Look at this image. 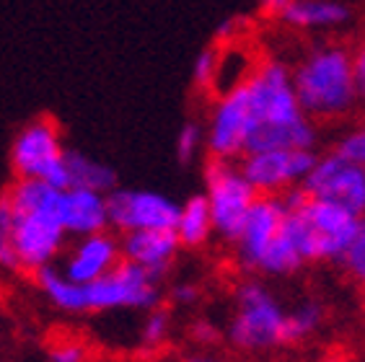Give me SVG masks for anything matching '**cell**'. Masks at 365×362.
Returning <instances> with one entry per match:
<instances>
[{"label":"cell","mask_w":365,"mask_h":362,"mask_svg":"<svg viewBox=\"0 0 365 362\" xmlns=\"http://www.w3.org/2000/svg\"><path fill=\"white\" fill-rule=\"evenodd\" d=\"M179 249L182 246L176 241L174 230H133L120 236L122 262L140 267L155 279H163V274L171 269Z\"/></svg>","instance_id":"cell-15"},{"label":"cell","mask_w":365,"mask_h":362,"mask_svg":"<svg viewBox=\"0 0 365 362\" xmlns=\"http://www.w3.org/2000/svg\"><path fill=\"white\" fill-rule=\"evenodd\" d=\"M3 362H6V360H3Z\"/></svg>","instance_id":"cell-36"},{"label":"cell","mask_w":365,"mask_h":362,"mask_svg":"<svg viewBox=\"0 0 365 362\" xmlns=\"http://www.w3.org/2000/svg\"><path fill=\"white\" fill-rule=\"evenodd\" d=\"M86 314L104 311H150L161 303V279L148 274L140 267L120 262L112 272L83 285Z\"/></svg>","instance_id":"cell-9"},{"label":"cell","mask_w":365,"mask_h":362,"mask_svg":"<svg viewBox=\"0 0 365 362\" xmlns=\"http://www.w3.org/2000/svg\"><path fill=\"white\" fill-rule=\"evenodd\" d=\"M246 104L252 114V140L249 153L254 150H314L319 140L317 122L303 114L293 90L290 68L280 60L257 63L252 76L241 83Z\"/></svg>","instance_id":"cell-1"},{"label":"cell","mask_w":365,"mask_h":362,"mask_svg":"<svg viewBox=\"0 0 365 362\" xmlns=\"http://www.w3.org/2000/svg\"><path fill=\"white\" fill-rule=\"evenodd\" d=\"M334 155H339L342 160L352 163V166L365 168V122L363 125H355L350 130H344L342 135L334 143Z\"/></svg>","instance_id":"cell-23"},{"label":"cell","mask_w":365,"mask_h":362,"mask_svg":"<svg viewBox=\"0 0 365 362\" xmlns=\"http://www.w3.org/2000/svg\"><path fill=\"white\" fill-rule=\"evenodd\" d=\"M34 279H36V287L42 290V295L57 311H63V314H86L83 285L71 282L55 264L36 269Z\"/></svg>","instance_id":"cell-20"},{"label":"cell","mask_w":365,"mask_h":362,"mask_svg":"<svg viewBox=\"0 0 365 362\" xmlns=\"http://www.w3.org/2000/svg\"><path fill=\"white\" fill-rule=\"evenodd\" d=\"M225 334L233 347L244 352H264L288 344V311L264 282L246 279L236 287Z\"/></svg>","instance_id":"cell-6"},{"label":"cell","mask_w":365,"mask_h":362,"mask_svg":"<svg viewBox=\"0 0 365 362\" xmlns=\"http://www.w3.org/2000/svg\"><path fill=\"white\" fill-rule=\"evenodd\" d=\"M277 19L295 31H337L350 24L352 11L342 0H288Z\"/></svg>","instance_id":"cell-17"},{"label":"cell","mask_w":365,"mask_h":362,"mask_svg":"<svg viewBox=\"0 0 365 362\" xmlns=\"http://www.w3.org/2000/svg\"><path fill=\"white\" fill-rule=\"evenodd\" d=\"M288 0H262V8L267 11V14H272V16H277L282 11V6H285Z\"/></svg>","instance_id":"cell-33"},{"label":"cell","mask_w":365,"mask_h":362,"mask_svg":"<svg viewBox=\"0 0 365 362\" xmlns=\"http://www.w3.org/2000/svg\"><path fill=\"white\" fill-rule=\"evenodd\" d=\"M288 207V228L303 262H342L363 228V217L339 205L314 200L303 189L280 197Z\"/></svg>","instance_id":"cell-5"},{"label":"cell","mask_w":365,"mask_h":362,"mask_svg":"<svg viewBox=\"0 0 365 362\" xmlns=\"http://www.w3.org/2000/svg\"><path fill=\"white\" fill-rule=\"evenodd\" d=\"M171 300H174L176 306H195L197 300H200V287L195 282H176L171 287Z\"/></svg>","instance_id":"cell-30"},{"label":"cell","mask_w":365,"mask_h":362,"mask_svg":"<svg viewBox=\"0 0 365 362\" xmlns=\"http://www.w3.org/2000/svg\"><path fill=\"white\" fill-rule=\"evenodd\" d=\"M205 150V127L200 122H184L179 135H176V158L179 163H192L197 160V155Z\"/></svg>","instance_id":"cell-24"},{"label":"cell","mask_w":365,"mask_h":362,"mask_svg":"<svg viewBox=\"0 0 365 362\" xmlns=\"http://www.w3.org/2000/svg\"><path fill=\"white\" fill-rule=\"evenodd\" d=\"M3 195L14 215L11 241L19 269L36 272L55 264L68 238L60 223V189L36 179H16Z\"/></svg>","instance_id":"cell-2"},{"label":"cell","mask_w":365,"mask_h":362,"mask_svg":"<svg viewBox=\"0 0 365 362\" xmlns=\"http://www.w3.org/2000/svg\"><path fill=\"white\" fill-rule=\"evenodd\" d=\"M290 78L303 114L314 122L344 119L360 106L352 52L342 44L311 47L290 70Z\"/></svg>","instance_id":"cell-3"},{"label":"cell","mask_w":365,"mask_h":362,"mask_svg":"<svg viewBox=\"0 0 365 362\" xmlns=\"http://www.w3.org/2000/svg\"><path fill=\"white\" fill-rule=\"evenodd\" d=\"M301 189L314 200L339 205L365 217V168L352 166L339 155H317V163Z\"/></svg>","instance_id":"cell-13"},{"label":"cell","mask_w":365,"mask_h":362,"mask_svg":"<svg viewBox=\"0 0 365 362\" xmlns=\"http://www.w3.org/2000/svg\"><path fill=\"white\" fill-rule=\"evenodd\" d=\"M145 314L148 316L143 319V326H140V347L158 349L171 336V314L161 306L150 308Z\"/></svg>","instance_id":"cell-22"},{"label":"cell","mask_w":365,"mask_h":362,"mask_svg":"<svg viewBox=\"0 0 365 362\" xmlns=\"http://www.w3.org/2000/svg\"><path fill=\"white\" fill-rule=\"evenodd\" d=\"M184 362H228V360H223V357H215V355H192V357H187Z\"/></svg>","instance_id":"cell-34"},{"label":"cell","mask_w":365,"mask_h":362,"mask_svg":"<svg viewBox=\"0 0 365 362\" xmlns=\"http://www.w3.org/2000/svg\"><path fill=\"white\" fill-rule=\"evenodd\" d=\"M205 148L218 160H241L249 153L252 140V114L241 86L225 90L215 98L205 122Z\"/></svg>","instance_id":"cell-12"},{"label":"cell","mask_w":365,"mask_h":362,"mask_svg":"<svg viewBox=\"0 0 365 362\" xmlns=\"http://www.w3.org/2000/svg\"><path fill=\"white\" fill-rule=\"evenodd\" d=\"M339 264L347 269V274H350L355 282L365 285V223H363V228H360L358 238L352 241V246L344 251V257Z\"/></svg>","instance_id":"cell-27"},{"label":"cell","mask_w":365,"mask_h":362,"mask_svg":"<svg viewBox=\"0 0 365 362\" xmlns=\"http://www.w3.org/2000/svg\"><path fill=\"white\" fill-rule=\"evenodd\" d=\"M324 362H344V360H339V357H329V360H324Z\"/></svg>","instance_id":"cell-35"},{"label":"cell","mask_w":365,"mask_h":362,"mask_svg":"<svg viewBox=\"0 0 365 362\" xmlns=\"http://www.w3.org/2000/svg\"><path fill=\"white\" fill-rule=\"evenodd\" d=\"M174 236L182 249H202L215 233H212V217L207 200L202 195H192L179 205L174 223Z\"/></svg>","instance_id":"cell-18"},{"label":"cell","mask_w":365,"mask_h":362,"mask_svg":"<svg viewBox=\"0 0 365 362\" xmlns=\"http://www.w3.org/2000/svg\"><path fill=\"white\" fill-rule=\"evenodd\" d=\"M352 70H355V86H358V104L365 106V42L352 52Z\"/></svg>","instance_id":"cell-31"},{"label":"cell","mask_w":365,"mask_h":362,"mask_svg":"<svg viewBox=\"0 0 365 362\" xmlns=\"http://www.w3.org/2000/svg\"><path fill=\"white\" fill-rule=\"evenodd\" d=\"M86 360H88V355H86V347L81 341L65 339L49 349V362H86Z\"/></svg>","instance_id":"cell-28"},{"label":"cell","mask_w":365,"mask_h":362,"mask_svg":"<svg viewBox=\"0 0 365 362\" xmlns=\"http://www.w3.org/2000/svg\"><path fill=\"white\" fill-rule=\"evenodd\" d=\"M317 163L314 150H254L239 160V168L244 179L252 184L257 197H282L301 189L309 171Z\"/></svg>","instance_id":"cell-10"},{"label":"cell","mask_w":365,"mask_h":362,"mask_svg":"<svg viewBox=\"0 0 365 362\" xmlns=\"http://www.w3.org/2000/svg\"><path fill=\"white\" fill-rule=\"evenodd\" d=\"M60 223L71 238H83L109 230L106 195L91 189H65L60 192Z\"/></svg>","instance_id":"cell-16"},{"label":"cell","mask_w":365,"mask_h":362,"mask_svg":"<svg viewBox=\"0 0 365 362\" xmlns=\"http://www.w3.org/2000/svg\"><path fill=\"white\" fill-rule=\"evenodd\" d=\"M236 36H239V19H225L218 26V39L223 44H228L231 39H236Z\"/></svg>","instance_id":"cell-32"},{"label":"cell","mask_w":365,"mask_h":362,"mask_svg":"<svg viewBox=\"0 0 365 362\" xmlns=\"http://www.w3.org/2000/svg\"><path fill=\"white\" fill-rule=\"evenodd\" d=\"M236 259L246 272L264 277H288L301 269V251L288 228V207L280 197H257L233 241Z\"/></svg>","instance_id":"cell-4"},{"label":"cell","mask_w":365,"mask_h":362,"mask_svg":"<svg viewBox=\"0 0 365 362\" xmlns=\"http://www.w3.org/2000/svg\"><path fill=\"white\" fill-rule=\"evenodd\" d=\"M63 133L52 117H36L19 130L11 145V168L16 179H36L65 192L68 168H65Z\"/></svg>","instance_id":"cell-7"},{"label":"cell","mask_w":365,"mask_h":362,"mask_svg":"<svg viewBox=\"0 0 365 362\" xmlns=\"http://www.w3.org/2000/svg\"><path fill=\"white\" fill-rule=\"evenodd\" d=\"M120 262V238L112 230H101L93 236L73 238L71 249L60 254L57 269L76 285H91L98 277H104L106 272H112Z\"/></svg>","instance_id":"cell-14"},{"label":"cell","mask_w":365,"mask_h":362,"mask_svg":"<svg viewBox=\"0 0 365 362\" xmlns=\"http://www.w3.org/2000/svg\"><path fill=\"white\" fill-rule=\"evenodd\" d=\"M322 321H324V308L319 306L317 300H303L298 308L288 311V344L311 336L322 326Z\"/></svg>","instance_id":"cell-21"},{"label":"cell","mask_w":365,"mask_h":362,"mask_svg":"<svg viewBox=\"0 0 365 362\" xmlns=\"http://www.w3.org/2000/svg\"><path fill=\"white\" fill-rule=\"evenodd\" d=\"M212 217V233L228 244H233L241 233L249 210H252L257 192L244 179L236 160L212 158L205 166V192Z\"/></svg>","instance_id":"cell-8"},{"label":"cell","mask_w":365,"mask_h":362,"mask_svg":"<svg viewBox=\"0 0 365 362\" xmlns=\"http://www.w3.org/2000/svg\"><path fill=\"white\" fill-rule=\"evenodd\" d=\"M65 168H68V189H91L101 195L117 189V171L81 150L71 148L65 150Z\"/></svg>","instance_id":"cell-19"},{"label":"cell","mask_w":365,"mask_h":362,"mask_svg":"<svg viewBox=\"0 0 365 362\" xmlns=\"http://www.w3.org/2000/svg\"><path fill=\"white\" fill-rule=\"evenodd\" d=\"M11 225H14L11 205H8L6 195H0V267L8 272H16L19 262H16L14 241H11Z\"/></svg>","instance_id":"cell-26"},{"label":"cell","mask_w":365,"mask_h":362,"mask_svg":"<svg viewBox=\"0 0 365 362\" xmlns=\"http://www.w3.org/2000/svg\"><path fill=\"white\" fill-rule=\"evenodd\" d=\"M179 202L153 189H112L106 195V220L112 233L174 230Z\"/></svg>","instance_id":"cell-11"},{"label":"cell","mask_w":365,"mask_h":362,"mask_svg":"<svg viewBox=\"0 0 365 362\" xmlns=\"http://www.w3.org/2000/svg\"><path fill=\"white\" fill-rule=\"evenodd\" d=\"M218 57L220 47H205L200 55L195 57V65H192V81L200 90H212L215 86V76H218Z\"/></svg>","instance_id":"cell-25"},{"label":"cell","mask_w":365,"mask_h":362,"mask_svg":"<svg viewBox=\"0 0 365 362\" xmlns=\"http://www.w3.org/2000/svg\"><path fill=\"white\" fill-rule=\"evenodd\" d=\"M190 336L197 344H202V347H212V344H218L223 334H220V329L210 319H197L190 329Z\"/></svg>","instance_id":"cell-29"}]
</instances>
